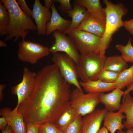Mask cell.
Here are the masks:
<instances>
[{
	"label": "cell",
	"instance_id": "cell-1",
	"mask_svg": "<svg viewBox=\"0 0 133 133\" xmlns=\"http://www.w3.org/2000/svg\"><path fill=\"white\" fill-rule=\"evenodd\" d=\"M71 92L57 66L47 65L36 73L35 87L30 97L14 109L23 116L26 124L54 123L70 106Z\"/></svg>",
	"mask_w": 133,
	"mask_h": 133
},
{
	"label": "cell",
	"instance_id": "cell-2",
	"mask_svg": "<svg viewBox=\"0 0 133 133\" xmlns=\"http://www.w3.org/2000/svg\"><path fill=\"white\" fill-rule=\"evenodd\" d=\"M0 2L6 9L9 17L5 41L14 38L13 41L15 42L20 37L25 40L30 30H37L31 17L23 12L16 0H0Z\"/></svg>",
	"mask_w": 133,
	"mask_h": 133
},
{
	"label": "cell",
	"instance_id": "cell-3",
	"mask_svg": "<svg viewBox=\"0 0 133 133\" xmlns=\"http://www.w3.org/2000/svg\"><path fill=\"white\" fill-rule=\"evenodd\" d=\"M103 1L106 6L104 8L106 15V25L104 33L101 37L99 54L102 58H104L106 51L113 34L123 27L124 21L122 18L127 14V10L121 3L115 4L107 0H104Z\"/></svg>",
	"mask_w": 133,
	"mask_h": 133
},
{
	"label": "cell",
	"instance_id": "cell-4",
	"mask_svg": "<svg viewBox=\"0 0 133 133\" xmlns=\"http://www.w3.org/2000/svg\"><path fill=\"white\" fill-rule=\"evenodd\" d=\"M105 58L94 52L80 54L79 61L76 64L78 78L84 82L98 80L103 68Z\"/></svg>",
	"mask_w": 133,
	"mask_h": 133
},
{
	"label": "cell",
	"instance_id": "cell-5",
	"mask_svg": "<svg viewBox=\"0 0 133 133\" xmlns=\"http://www.w3.org/2000/svg\"><path fill=\"white\" fill-rule=\"evenodd\" d=\"M100 93L84 94L77 88L71 92L70 106L75 110L76 115L84 116L95 110L100 103Z\"/></svg>",
	"mask_w": 133,
	"mask_h": 133
},
{
	"label": "cell",
	"instance_id": "cell-6",
	"mask_svg": "<svg viewBox=\"0 0 133 133\" xmlns=\"http://www.w3.org/2000/svg\"><path fill=\"white\" fill-rule=\"evenodd\" d=\"M67 34L80 54L93 52L99 53L101 38L85 31L76 29Z\"/></svg>",
	"mask_w": 133,
	"mask_h": 133
},
{
	"label": "cell",
	"instance_id": "cell-7",
	"mask_svg": "<svg viewBox=\"0 0 133 133\" xmlns=\"http://www.w3.org/2000/svg\"><path fill=\"white\" fill-rule=\"evenodd\" d=\"M52 60L58 68L62 76L69 85H73L83 92L78 80L76 64L66 54L59 52L53 54Z\"/></svg>",
	"mask_w": 133,
	"mask_h": 133
},
{
	"label": "cell",
	"instance_id": "cell-8",
	"mask_svg": "<svg viewBox=\"0 0 133 133\" xmlns=\"http://www.w3.org/2000/svg\"><path fill=\"white\" fill-rule=\"evenodd\" d=\"M19 59L32 64H36L40 59L48 56L49 48L41 44L22 40L18 43Z\"/></svg>",
	"mask_w": 133,
	"mask_h": 133
},
{
	"label": "cell",
	"instance_id": "cell-9",
	"mask_svg": "<svg viewBox=\"0 0 133 133\" xmlns=\"http://www.w3.org/2000/svg\"><path fill=\"white\" fill-rule=\"evenodd\" d=\"M54 43L49 48L50 52L54 54L59 52L66 53L76 64L78 62L80 54L73 41L68 36L57 31L53 32Z\"/></svg>",
	"mask_w": 133,
	"mask_h": 133
},
{
	"label": "cell",
	"instance_id": "cell-10",
	"mask_svg": "<svg viewBox=\"0 0 133 133\" xmlns=\"http://www.w3.org/2000/svg\"><path fill=\"white\" fill-rule=\"evenodd\" d=\"M36 73L30 71L27 67L23 69V78L21 82L13 87L11 93L16 95L18 98L17 106L27 99L31 96L35 87Z\"/></svg>",
	"mask_w": 133,
	"mask_h": 133
},
{
	"label": "cell",
	"instance_id": "cell-11",
	"mask_svg": "<svg viewBox=\"0 0 133 133\" xmlns=\"http://www.w3.org/2000/svg\"><path fill=\"white\" fill-rule=\"evenodd\" d=\"M106 21L104 8L99 12H88L87 17L75 29L85 31L101 38L104 32Z\"/></svg>",
	"mask_w": 133,
	"mask_h": 133
},
{
	"label": "cell",
	"instance_id": "cell-12",
	"mask_svg": "<svg viewBox=\"0 0 133 133\" xmlns=\"http://www.w3.org/2000/svg\"><path fill=\"white\" fill-rule=\"evenodd\" d=\"M107 111L105 108L97 109L84 116L82 119L79 133H97Z\"/></svg>",
	"mask_w": 133,
	"mask_h": 133
},
{
	"label": "cell",
	"instance_id": "cell-13",
	"mask_svg": "<svg viewBox=\"0 0 133 133\" xmlns=\"http://www.w3.org/2000/svg\"><path fill=\"white\" fill-rule=\"evenodd\" d=\"M32 11L31 17L36 24L38 35H46L47 23L50 20L52 13L42 5L39 0H35Z\"/></svg>",
	"mask_w": 133,
	"mask_h": 133
},
{
	"label": "cell",
	"instance_id": "cell-14",
	"mask_svg": "<svg viewBox=\"0 0 133 133\" xmlns=\"http://www.w3.org/2000/svg\"><path fill=\"white\" fill-rule=\"evenodd\" d=\"M0 115L6 119L8 125L10 126L15 133H26V127L23 116L17 111L9 107L1 109Z\"/></svg>",
	"mask_w": 133,
	"mask_h": 133
},
{
	"label": "cell",
	"instance_id": "cell-15",
	"mask_svg": "<svg viewBox=\"0 0 133 133\" xmlns=\"http://www.w3.org/2000/svg\"><path fill=\"white\" fill-rule=\"evenodd\" d=\"M51 9L52 15L50 20L47 23L46 35L48 36L55 31L63 33L68 28L71 20H66L60 16L57 12L54 3Z\"/></svg>",
	"mask_w": 133,
	"mask_h": 133
},
{
	"label": "cell",
	"instance_id": "cell-16",
	"mask_svg": "<svg viewBox=\"0 0 133 133\" xmlns=\"http://www.w3.org/2000/svg\"><path fill=\"white\" fill-rule=\"evenodd\" d=\"M124 94V91L116 88L109 93H100V102L104 106L105 108L108 111L119 110L121 104V98Z\"/></svg>",
	"mask_w": 133,
	"mask_h": 133
},
{
	"label": "cell",
	"instance_id": "cell-17",
	"mask_svg": "<svg viewBox=\"0 0 133 133\" xmlns=\"http://www.w3.org/2000/svg\"><path fill=\"white\" fill-rule=\"evenodd\" d=\"M123 113L119 110L116 112H107L103 119V126L110 133H115L116 130H121L124 128L122 121L126 118V116Z\"/></svg>",
	"mask_w": 133,
	"mask_h": 133
},
{
	"label": "cell",
	"instance_id": "cell-18",
	"mask_svg": "<svg viewBox=\"0 0 133 133\" xmlns=\"http://www.w3.org/2000/svg\"><path fill=\"white\" fill-rule=\"evenodd\" d=\"M81 87L88 93H100L113 90L116 88L115 82L107 83L98 79L84 82H79Z\"/></svg>",
	"mask_w": 133,
	"mask_h": 133
},
{
	"label": "cell",
	"instance_id": "cell-19",
	"mask_svg": "<svg viewBox=\"0 0 133 133\" xmlns=\"http://www.w3.org/2000/svg\"><path fill=\"white\" fill-rule=\"evenodd\" d=\"M67 13L72 20L68 28L63 33L65 34L76 29L87 17L88 12L85 8L73 3L72 9Z\"/></svg>",
	"mask_w": 133,
	"mask_h": 133
},
{
	"label": "cell",
	"instance_id": "cell-20",
	"mask_svg": "<svg viewBox=\"0 0 133 133\" xmlns=\"http://www.w3.org/2000/svg\"><path fill=\"white\" fill-rule=\"evenodd\" d=\"M119 110L125 114L126 120L124 122V128H133V97L130 93L123 96Z\"/></svg>",
	"mask_w": 133,
	"mask_h": 133
},
{
	"label": "cell",
	"instance_id": "cell-21",
	"mask_svg": "<svg viewBox=\"0 0 133 133\" xmlns=\"http://www.w3.org/2000/svg\"><path fill=\"white\" fill-rule=\"evenodd\" d=\"M128 65L121 55L106 56L103 68L108 70L120 73L127 68Z\"/></svg>",
	"mask_w": 133,
	"mask_h": 133
},
{
	"label": "cell",
	"instance_id": "cell-22",
	"mask_svg": "<svg viewBox=\"0 0 133 133\" xmlns=\"http://www.w3.org/2000/svg\"><path fill=\"white\" fill-rule=\"evenodd\" d=\"M76 115L75 110L70 106L58 117L54 123L58 128L64 133L74 120Z\"/></svg>",
	"mask_w": 133,
	"mask_h": 133
},
{
	"label": "cell",
	"instance_id": "cell-23",
	"mask_svg": "<svg viewBox=\"0 0 133 133\" xmlns=\"http://www.w3.org/2000/svg\"><path fill=\"white\" fill-rule=\"evenodd\" d=\"M115 82L116 88L121 89L133 83V63L131 67L119 73Z\"/></svg>",
	"mask_w": 133,
	"mask_h": 133
},
{
	"label": "cell",
	"instance_id": "cell-24",
	"mask_svg": "<svg viewBox=\"0 0 133 133\" xmlns=\"http://www.w3.org/2000/svg\"><path fill=\"white\" fill-rule=\"evenodd\" d=\"M74 3L86 8L90 13L99 12L104 9L99 0H75Z\"/></svg>",
	"mask_w": 133,
	"mask_h": 133
},
{
	"label": "cell",
	"instance_id": "cell-25",
	"mask_svg": "<svg viewBox=\"0 0 133 133\" xmlns=\"http://www.w3.org/2000/svg\"><path fill=\"white\" fill-rule=\"evenodd\" d=\"M131 38H130L127 44L124 46L121 44L116 45L115 46L116 49L119 51L121 56L126 62L133 63V47L131 43Z\"/></svg>",
	"mask_w": 133,
	"mask_h": 133
},
{
	"label": "cell",
	"instance_id": "cell-26",
	"mask_svg": "<svg viewBox=\"0 0 133 133\" xmlns=\"http://www.w3.org/2000/svg\"><path fill=\"white\" fill-rule=\"evenodd\" d=\"M10 19L8 13L6 8L0 2V35H6Z\"/></svg>",
	"mask_w": 133,
	"mask_h": 133
},
{
	"label": "cell",
	"instance_id": "cell-27",
	"mask_svg": "<svg viewBox=\"0 0 133 133\" xmlns=\"http://www.w3.org/2000/svg\"><path fill=\"white\" fill-rule=\"evenodd\" d=\"M120 73H117L103 68L99 75L98 79L107 83L115 82Z\"/></svg>",
	"mask_w": 133,
	"mask_h": 133
},
{
	"label": "cell",
	"instance_id": "cell-28",
	"mask_svg": "<svg viewBox=\"0 0 133 133\" xmlns=\"http://www.w3.org/2000/svg\"><path fill=\"white\" fill-rule=\"evenodd\" d=\"M38 133H64L55 125L54 123L46 122L40 124Z\"/></svg>",
	"mask_w": 133,
	"mask_h": 133
},
{
	"label": "cell",
	"instance_id": "cell-29",
	"mask_svg": "<svg viewBox=\"0 0 133 133\" xmlns=\"http://www.w3.org/2000/svg\"><path fill=\"white\" fill-rule=\"evenodd\" d=\"M82 117L80 115H77L64 133H79L81 127Z\"/></svg>",
	"mask_w": 133,
	"mask_h": 133
},
{
	"label": "cell",
	"instance_id": "cell-30",
	"mask_svg": "<svg viewBox=\"0 0 133 133\" xmlns=\"http://www.w3.org/2000/svg\"><path fill=\"white\" fill-rule=\"evenodd\" d=\"M70 0H55L56 2L60 4L58 7L59 9L63 13H67L71 10L72 7Z\"/></svg>",
	"mask_w": 133,
	"mask_h": 133
},
{
	"label": "cell",
	"instance_id": "cell-31",
	"mask_svg": "<svg viewBox=\"0 0 133 133\" xmlns=\"http://www.w3.org/2000/svg\"><path fill=\"white\" fill-rule=\"evenodd\" d=\"M17 1L23 12L28 16L31 17L32 10L28 7L25 1L24 0H18Z\"/></svg>",
	"mask_w": 133,
	"mask_h": 133
},
{
	"label": "cell",
	"instance_id": "cell-32",
	"mask_svg": "<svg viewBox=\"0 0 133 133\" xmlns=\"http://www.w3.org/2000/svg\"><path fill=\"white\" fill-rule=\"evenodd\" d=\"M26 133H38L40 125L28 123L26 124Z\"/></svg>",
	"mask_w": 133,
	"mask_h": 133
},
{
	"label": "cell",
	"instance_id": "cell-33",
	"mask_svg": "<svg viewBox=\"0 0 133 133\" xmlns=\"http://www.w3.org/2000/svg\"><path fill=\"white\" fill-rule=\"evenodd\" d=\"M123 27L133 36V18L124 21Z\"/></svg>",
	"mask_w": 133,
	"mask_h": 133
},
{
	"label": "cell",
	"instance_id": "cell-34",
	"mask_svg": "<svg viewBox=\"0 0 133 133\" xmlns=\"http://www.w3.org/2000/svg\"><path fill=\"white\" fill-rule=\"evenodd\" d=\"M7 122L5 118L3 117L0 118V129L4 130L6 128L8 125Z\"/></svg>",
	"mask_w": 133,
	"mask_h": 133
},
{
	"label": "cell",
	"instance_id": "cell-35",
	"mask_svg": "<svg viewBox=\"0 0 133 133\" xmlns=\"http://www.w3.org/2000/svg\"><path fill=\"white\" fill-rule=\"evenodd\" d=\"M44 6L47 8L49 9L52 4L56 2L55 0H44Z\"/></svg>",
	"mask_w": 133,
	"mask_h": 133
},
{
	"label": "cell",
	"instance_id": "cell-36",
	"mask_svg": "<svg viewBox=\"0 0 133 133\" xmlns=\"http://www.w3.org/2000/svg\"><path fill=\"white\" fill-rule=\"evenodd\" d=\"M2 133H15L12 127L8 125L5 129L2 130Z\"/></svg>",
	"mask_w": 133,
	"mask_h": 133
},
{
	"label": "cell",
	"instance_id": "cell-37",
	"mask_svg": "<svg viewBox=\"0 0 133 133\" xmlns=\"http://www.w3.org/2000/svg\"><path fill=\"white\" fill-rule=\"evenodd\" d=\"M6 85L4 84H0V101L1 102L3 98V91L6 87Z\"/></svg>",
	"mask_w": 133,
	"mask_h": 133
},
{
	"label": "cell",
	"instance_id": "cell-38",
	"mask_svg": "<svg viewBox=\"0 0 133 133\" xmlns=\"http://www.w3.org/2000/svg\"><path fill=\"white\" fill-rule=\"evenodd\" d=\"M133 90V83L127 87L126 90L124 91V96L129 93L131 91Z\"/></svg>",
	"mask_w": 133,
	"mask_h": 133
},
{
	"label": "cell",
	"instance_id": "cell-39",
	"mask_svg": "<svg viewBox=\"0 0 133 133\" xmlns=\"http://www.w3.org/2000/svg\"><path fill=\"white\" fill-rule=\"evenodd\" d=\"M108 130L104 126L100 129L97 133H108Z\"/></svg>",
	"mask_w": 133,
	"mask_h": 133
},
{
	"label": "cell",
	"instance_id": "cell-40",
	"mask_svg": "<svg viewBox=\"0 0 133 133\" xmlns=\"http://www.w3.org/2000/svg\"><path fill=\"white\" fill-rule=\"evenodd\" d=\"M7 46V44L2 40H0V47H6Z\"/></svg>",
	"mask_w": 133,
	"mask_h": 133
},
{
	"label": "cell",
	"instance_id": "cell-41",
	"mask_svg": "<svg viewBox=\"0 0 133 133\" xmlns=\"http://www.w3.org/2000/svg\"><path fill=\"white\" fill-rule=\"evenodd\" d=\"M126 133H133V128L128 129L126 132Z\"/></svg>",
	"mask_w": 133,
	"mask_h": 133
},
{
	"label": "cell",
	"instance_id": "cell-42",
	"mask_svg": "<svg viewBox=\"0 0 133 133\" xmlns=\"http://www.w3.org/2000/svg\"><path fill=\"white\" fill-rule=\"evenodd\" d=\"M117 133H126V132H125L123 131L122 130L118 131Z\"/></svg>",
	"mask_w": 133,
	"mask_h": 133
}]
</instances>
